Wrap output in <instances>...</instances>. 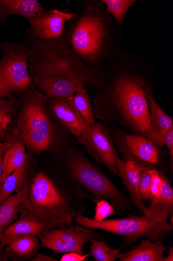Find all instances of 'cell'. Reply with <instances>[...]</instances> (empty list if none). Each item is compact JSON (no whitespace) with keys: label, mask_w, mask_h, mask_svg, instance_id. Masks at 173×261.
Returning a JSON list of instances; mask_svg holds the SVG:
<instances>
[{"label":"cell","mask_w":173,"mask_h":261,"mask_svg":"<svg viewBox=\"0 0 173 261\" xmlns=\"http://www.w3.org/2000/svg\"><path fill=\"white\" fill-rule=\"evenodd\" d=\"M103 69L106 82L93 101L96 119L110 133L119 128L144 136L151 122L148 97L154 93L155 65L137 53L123 51Z\"/></svg>","instance_id":"1"},{"label":"cell","mask_w":173,"mask_h":261,"mask_svg":"<svg viewBox=\"0 0 173 261\" xmlns=\"http://www.w3.org/2000/svg\"><path fill=\"white\" fill-rule=\"evenodd\" d=\"M33 86L46 99L73 97L80 86L102 88L103 68L86 64L65 38L48 40L24 38Z\"/></svg>","instance_id":"2"},{"label":"cell","mask_w":173,"mask_h":261,"mask_svg":"<svg viewBox=\"0 0 173 261\" xmlns=\"http://www.w3.org/2000/svg\"><path fill=\"white\" fill-rule=\"evenodd\" d=\"M81 9L63 36L87 65L103 68L122 54V32L101 0L79 2Z\"/></svg>","instance_id":"3"},{"label":"cell","mask_w":173,"mask_h":261,"mask_svg":"<svg viewBox=\"0 0 173 261\" xmlns=\"http://www.w3.org/2000/svg\"><path fill=\"white\" fill-rule=\"evenodd\" d=\"M85 199L86 194L58 172L53 176L40 171L31 176L28 172L20 206L43 225L45 231L71 225L86 212Z\"/></svg>","instance_id":"4"},{"label":"cell","mask_w":173,"mask_h":261,"mask_svg":"<svg viewBox=\"0 0 173 261\" xmlns=\"http://www.w3.org/2000/svg\"><path fill=\"white\" fill-rule=\"evenodd\" d=\"M54 122L44 95L34 86L18 99L14 125L9 140L20 141L32 154H60L73 141Z\"/></svg>","instance_id":"5"},{"label":"cell","mask_w":173,"mask_h":261,"mask_svg":"<svg viewBox=\"0 0 173 261\" xmlns=\"http://www.w3.org/2000/svg\"><path fill=\"white\" fill-rule=\"evenodd\" d=\"M54 155L57 160L58 172L81 190L88 199L95 203L106 200L122 210H131L130 201L74 142L60 154Z\"/></svg>","instance_id":"6"},{"label":"cell","mask_w":173,"mask_h":261,"mask_svg":"<svg viewBox=\"0 0 173 261\" xmlns=\"http://www.w3.org/2000/svg\"><path fill=\"white\" fill-rule=\"evenodd\" d=\"M74 220L78 224L89 229L104 230L125 237L128 243H133L143 237L157 242L163 240L167 233L173 230V226L167 221L155 222L144 215L97 222L79 214Z\"/></svg>","instance_id":"7"},{"label":"cell","mask_w":173,"mask_h":261,"mask_svg":"<svg viewBox=\"0 0 173 261\" xmlns=\"http://www.w3.org/2000/svg\"><path fill=\"white\" fill-rule=\"evenodd\" d=\"M33 86L23 42L0 43V96H19Z\"/></svg>","instance_id":"8"},{"label":"cell","mask_w":173,"mask_h":261,"mask_svg":"<svg viewBox=\"0 0 173 261\" xmlns=\"http://www.w3.org/2000/svg\"><path fill=\"white\" fill-rule=\"evenodd\" d=\"M87 153L111 173L119 177L117 161L120 158L110 132L101 122L87 126L77 139Z\"/></svg>","instance_id":"9"},{"label":"cell","mask_w":173,"mask_h":261,"mask_svg":"<svg viewBox=\"0 0 173 261\" xmlns=\"http://www.w3.org/2000/svg\"><path fill=\"white\" fill-rule=\"evenodd\" d=\"M95 231L80 224L70 225L43 231L38 238L41 246L55 254L76 252L84 255L85 244L93 238Z\"/></svg>","instance_id":"10"},{"label":"cell","mask_w":173,"mask_h":261,"mask_svg":"<svg viewBox=\"0 0 173 261\" xmlns=\"http://www.w3.org/2000/svg\"><path fill=\"white\" fill-rule=\"evenodd\" d=\"M111 132L121 159L152 168L159 164L160 150L150 139L119 128Z\"/></svg>","instance_id":"11"},{"label":"cell","mask_w":173,"mask_h":261,"mask_svg":"<svg viewBox=\"0 0 173 261\" xmlns=\"http://www.w3.org/2000/svg\"><path fill=\"white\" fill-rule=\"evenodd\" d=\"M76 14L44 9L29 20V26L26 30L25 37L43 40L61 38L66 22L71 20Z\"/></svg>","instance_id":"12"},{"label":"cell","mask_w":173,"mask_h":261,"mask_svg":"<svg viewBox=\"0 0 173 261\" xmlns=\"http://www.w3.org/2000/svg\"><path fill=\"white\" fill-rule=\"evenodd\" d=\"M73 97L49 98L46 99V102L56 124L65 132L78 139L88 125L74 106Z\"/></svg>","instance_id":"13"},{"label":"cell","mask_w":173,"mask_h":261,"mask_svg":"<svg viewBox=\"0 0 173 261\" xmlns=\"http://www.w3.org/2000/svg\"><path fill=\"white\" fill-rule=\"evenodd\" d=\"M119 177L122 178L130 193L132 203L142 214L145 207V203L140 197L139 185L141 176L148 168L132 161H125L120 158L117 161Z\"/></svg>","instance_id":"14"},{"label":"cell","mask_w":173,"mask_h":261,"mask_svg":"<svg viewBox=\"0 0 173 261\" xmlns=\"http://www.w3.org/2000/svg\"><path fill=\"white\" fill-rule=\"evenodd\" d=\"M151 113L149 128L144 137L151 140L160 150L164 146V135L173 128L172 118L168 115L159 106L154 97V93L148 97Z\"/></svg>","instance_id":"15"},{"label":"cell","mask_w":173,"mask_h":261,"mask_svg":"<svg viewBox=\"0 0 173 261\" xmlns=\"http://www.w3.org/2000/svg\"><path fill=\"white\" fill-rule=\"evenodd\" d=\"M19 215L18 219L7 227L2 233V247L4 249L20 237L30 235L39 237L45 230L43 225L31 217L28 212L20 206Z\"/></svg>","instance_id":"16"},{"label":"cell","mask_w":173,"mask_h":261,"mask_svg":"<svg viewBox=\"0 0 173 261\" xmlns=\"http://www.w3.org/2000/svg\"><path fill=\"white\" fill-rule=\"evenodd\" d=\"M161 174L163 180L161 195L157 199L151 200L143 213L146 218L155 222L166 221L173 213V188L161 171Z\"/></svg>","instance_id":"17"},{"label":"cell","mask_w":173,"mask_h":261,"mask_svg":"<svg viewBox=\"0 0 173 261\" xmlns=\"http://www.w3.org/2000/svg\"><path fill=\"white\" fill-rule=\"evenodd\" d=\"M166 250L162 240L152 242L144 240L130 251L120 253L118 258L120 261H164L163 253Z\"/></svg>","instance_id":"18"},{"label":"cell","mask_w":173,"mask_h":261,"mask_svg":"<svg viewBox=\"0 0 173 261\" xmlns=\"http://www.w3.org/2000/svg\"><path fill=\"white\" fill-rule=\"evenodd\" d=\"M44 9L38 0H0V23L12 15L29 20Z\"/></svg>","instance_id":"19"},{"label":"cell","mask_w":173,"mask_h":261,"mask_svg":"<svg viewBox=\"0 0 173 261\" xmlns=\"http://www.w3.org/2000/svg\"><path fill=\"white\" fill-rule=\"evenodd\" d=\"M40 246L38 237L26 236L11 242L4 248V251L12 261L31 260L38 253Z\"/></svg>","instance_id":"20"},{"label":"cell","mask_w":173,"mask_h":261,"mask_svg":"<svg viewBox=\"0 0 173 261\" xmlns=\"http://www.w3.org/2000/svg\"><path fill=\"white\" fill-rule=\"evenodd\" d=\"M31 158L2 181H0V204L12 195L22 193L24 181L30 168Z\"/></svg>","instance_id":"21"},{"label":"cell","mask_w":173,"mask_h":261,"mask_svg":"<svg viewBox=\"0 0 173 261\" xmlns=\"http://www.w3.org/2000/svg\"><path fill=\"white\" fill-rule=\"evenodd\" d=\"M18 109L15 97L0 96V148L8 140L14 125Z\"/></svg>","instance_id":"22"},{"label":"cell","mask_w":173,"mask_h":261,"mask_svg":"<svg viewBox=\"0 0 173 261\" xmlns=\"http://www.w3.org/2000/svg\"><path fill=\"white\" fill-rule=\"evenodd\" d=\"M22 193L16 194L0 204V261H9L4 249L2 247L1 235L3 230L19 217Z\"/></svg>","instance_id":"23"},{"label":"cell","mask_w":173,"mask_h":261,"mask_svg":"<svg viewBox=\"0 0 173 261\" xmlns=\"http://www.w3.org/2000/svg\"><path fill=\"white\" fill-rule=\"evenodd\" d=\"M27 148L20 141L13 142L6 149L3 160L2 181L19 168L28 158Z\"/></svg>","instance_id":"24"},{"label":"cell","mask_w":173,"mask_h":261,"mask_svg":"<svg viewBox=\"0 0 173 261\" xmlns=\"http://www.w3.org/2000/svg\"><path fill=\"white\" fill-rule=\"evenodd\" d=\"M73 101L85 123L88 126L94 125L96 118L87 88L80 86L74 95Z\"/></svg>","instance_id":"25"},{"label":"cell","mask_w":173,"mask_h":261,"mask_svg":"<svg viewBox=\"0 0 173 261\" xmlns=\"http://www.w3.org/2000/svg\"><path fill=\"white\" fill-rule=\"evenodd\" d=\"M106 6L108 12L113 16V19L119 28L123 31L124 20L127 11L134 6L136 0H101Z\"/></svg>","instance_id":"26"},{"label":"cell","mask_w":173,"mask_h":261,"mask_svg":"<svg viewBox=\"0 0 173 261\" xmlns=\"http://www.w3.org/2000/svg\"><path fill=\"white\" fill-rule=\"evenodd\" d=\"M89 255L96 261H114L118 259L120 249H113L105 242L92 239Z\"/></svg>","instance_id":"27"},{"label":"cell","mask_w":173,"mask_h":261,"mask_svg":"<svg viewBox=\"0 0 173 261\" xmlns=\"http://www.w3.org/2000/svg\"><path fill=\"white\" fill-rule=\"evenodd\" d=\"M155 168H149L146 170L141 175L139 190L142 200L147 201L151 198V186Z\"/></svg>","instance_id":"28"},{"label":"cell","mask_w":173,"mask_h":261,"mask_svg":"<svg viewBox=\"0 0 173 261\" xmlns=\"http://www.w3.org/2000/svg\"><path fill=\"white\" fill-rule=\"evenodd\" d=\"M96 203L94 220L97 222L102 221L115 215L114 206L109 201L101 200Z\"/></svg>","instance_id":"29"},{"label":"cell","mask_w":173,"mask_h":261,"mask_svg":"<svg viewBox=\"0 0 173 261\" xmlns=\"http://www.w3.org/2000/svg\"><path fill=\"white\" fill-rule=\"evenodd\" d=\"M162 188L163 180L161 177V171H158L155 168L153 171L151 182V198L150 200H154L159 197L162 193Z\"/></svg>","instance_id":"30"},{"label":"cell","mask_w":173,"mask_h":261,"mask_svg":"<svg viewBox=\"0 0 173 261\" xmlns=\"http://www.w3.org/2000/svg\"><path fill=\"white\" fill-rule=\"evenodd\" d=\"M164 145L168 150L169 157L170 173L173 172V128L167 132L163 137Z\"/></svg>","instance_id":"31"},{"label":"cell","mask_w":173,"mask_h":261,"mask_svg":"<svg viewBox=\"0 0 173 261\" xmlns=\"http://www.w3.org/2000/svg\"><path fill=\"white\" fill-rule=\"evenodd\" d=\"M89 254L81 255L76 252L65 253L61 258L60 261H84Z\"/></svg>","instance_id":"32"},{"label":"cell","mask_w":173,"mask_h":261,"mask_svg":"<svg viewBox=\"0 0 173 261\" xmlns=\"http://www.w3.org/2000/svg\"><path fill=\"white\" fill-rule=\"evenodd\" d=\"M12 144V142L9 141H7L6 143L0 148V177H1L3 172V160L5 152L8 147Z\"/></svg>","instance_id":"33"},{"label":"cell","mask_w":173,"mask_h":261,"mask_svg":"<svg viewBox=\"0 0 173 261\" xmlns=\"http://www.w3.org/2000/svg\"><path fill=\"white\" fill-rule=\"evenodd\" d=\"M31 261H58L52 257L46 255L43 253H38L31 260Z\"/></svg>","instance_id":"34"},{"label":"cell","mask_w":173,"mask_h":261,"mask_svg":"<svg viewBox=\"0 0 173 261\" xmlns=\"http://www.w3.org/2000/svg\"><path fill=\"white\" fill-rule=\"evenodd\" d=\"M164 261H173V248H169V253L167 257H164Z\"/></svg>","instance_id":"35"},{"label":"cell","mask_w":173,"mask_h":261,"mask_svg":"<svg viewBox=\"0 0 173 261\" xmlns=\"http://www.w3.org/2000/svg\"><path fill=\"white\" fill-rule=\"evenodd\" d=\"M170 216H171L170 218V223H171L170 225L173 226V213H172V214Z\"/></svg>","instance_id":"36"}]
</instances>
